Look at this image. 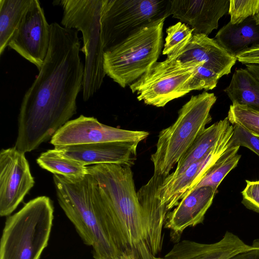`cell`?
<instances>
[{
  "label": "cell",
  "mask_w": 259,
  "mask_h": 259,
  "mask_svg": "<svg viewBox=\"0 0 259 259\" xmlns=\"http://www.w3.org/2000/svg\"><path fill=\"white\" fill-rule=\"evenodd\" d=\"M234 126L230 124L215 145L200 160L190 164L182 173L175 178H164L159 186L158 195L168 211L189 194L208 169L231 147Z\"/></svg>",
  "instance_id": "cell-12"
},
{
  "label": "cell",
  "mask_w": 259,
  "mask_h": 259,
  "mask_svg": "<svg viewBox=\"0 0 259 259\" xmlns=\"http://www.w3.org/2000/svg\"><path fill=\"white\" fill-rule=\"evenodd\" d=\"M51 199L30 200L8 216L0 242V259H39L47 246L54 220Z\"/></svg>",
  "instance_id": "cell-4"
},
{
  "label": "cell",
  "mask_w": 259,
  "mask_h": 259,
  "mask_svg": "<svg viewBox=\"0 0 259 259\" xmlns=\"http://www.w3.org/2000/svg\"><path fill=\"white\" fill-rule=\"evenodd\" d=\"M239 148L230 147L208 169L192 191L202 187H210L217 192L221 182L237 165L241 158V155L238 154Z\"/></svg>",
  "instance_id": "cell-24"
},
{
  "label": "cell",
  "mask_w": 259,
  "mask_h": 259,
  "mask_svg": "<svg viewBox=\"0 0 259 259\" xmlns=\"http://www.w3.org/2000/svg\"><path fill=\"white\" fill-rule=\"evenodd\" d=\"M254 18L256 23L259 25V12L257 15L254 16Z\"/></svg>",
  "instance_id": "cell-34"
},
{
  "label": "cell",
  "mask_w": 259,
  "mask_h": 259,
  "mask_svg": "<svg viewBox=\"0 0 259 259\" xmlns=\"http://www.w3.org/2000/svg\"><path fill=\"white\" fill-rule=\"evenodd\" d=\"M246 185L241 192L242 203L249 209L259 213V180H246Z\"/></svg>",
  "instance_id": "cell-30"
},
{
  "label": "cell",
  "mask_w": 259,
  "mask_h": 259,
  "mask_svg": "<svg viewBox=\"0 0 259 259\" xmlns=\"http://www.w3.org/2000/svg\"><path fill=\"white\" fill-rule=\"evenodd\" d=\"M221 78L211 68L204 64L199 65L193 75L184 85L182 92L184 95L193 90H211L215 88Z\"/></svg>",
  "instance_id": "cell-27"
},
{
  "label": "cell",
  "mask_w": 259,
  "mask_h": 259,
  "mask_svg": "<svg viewBox=\"0 0 259 259\" xmlns=\"http://www.w3.org/2000/svg\"><path fill=\"white\" fill-rule=\"evenodd\" d=\"M171 15V0H104L100 20L104 53L141 28Z\"/></svg>",
  "instance_id": "cell-8"
},
{
  "label": "cell",
  "mask_w": 259,
  "mask_h": 259,
  "mask_svg": "<svg viewBox=\"0 0 259 259\" xmlns=\"http://www.w3.org/2000/svg\"><path fill=\"white\" fill-rule=\"evenodd\" d=\"M149 135L146 131L112 127L101 123L94 117L80 115L62 126L52 137L50 143L54 147L113 142L139 143Z\"/></svg>",
  "instance_id": "cell-10"
},
{
  "label": "cell",
  "mask_w": 259,
  "mask_h": 259,
  "mask_svg": "<svg viewBox=\"0 0 259 259\" xmlns=\"http://www.w3.org/2000/svg\"><path fill=\"white\" fill-rule=\"evenodd\" d=\"M50 24L38 0H32L9 47L41 69L50 44Z\"/></svg>",
  "instance_id": "cell-13"
},
{
  "label": "cell",
  "mask_w": 259,
  "mask_h": 259,
  "mask_svg": "<svg viewBox=\"0 0 259 259\" xmlns=\"http://www.w3.org/2000/svg\"><path fill=\"white\" fill-rule=\"evenodd\" d=\"M137 142H113L56 147L64 157L83 165L115 164L132 167L137 159Z\"/></svg>",
  "instance_id": "cell-14"
},
{
  "label": "cell",
  "mask_w": 259,
  "mask_h": 259,
  "mask_svg": "<svg viewBox=\"0 0 259 259\" xmlns=\"http://www.w3.org/2000/svg\"><path fill=\"white\" fill-rule=\"evenodd\" d=\"M32 0H0V55L17 30Z\"/></svg>",
  "instance_id": "cell-22"
},
{
  "label": "cell",
  "mask_w": 259,
  "mask_h": 259,
  "mask_svg": "<svg viewBox=\"0 0 259 259\" xmlns=\"http://www.w3.org/2000/svg\"><path fill=\"white\" fill-rule=\"evenodd\" d=\"M61 22L65 28L80 31L85 57L82 97L88 100L101 88L105 73L101 31V17L104 0H62Z\"/></svg>",
  "instance_id": "cell-6"
},
{
  "label": "cell",
  "mask_w": 259,
  "mask_h": 259,
  "mask_svg": "<svg viewBox=\"0 0 259 259\" xmlns=\"http://www.w3.org/2000/svg\"><path fill=\"white\" fill-rule=\"evenodd\" d=\"M215 40L229 54L236 57L245 50L259 45V25L254 17L238 24H232L229 21L219 30Z\"/></svg>",
  "instance_id": "cell-19"
},
{
  "label": "cell",
  "mask_w": 259,
  "mask_h": 259,
  "mask_svg": "<svg viewBox=\"0 0 259 259\" xmlns=\"http://www.w3.org/2000/svg\"><path fill=\"white\" fill-rule=\"evenodd\" d=\"M48 54L26 92L18 118L15 147L24 153L37 149L76 113L82 90L84 65L78 31L50 24Z\"/></svg>",
  "instance_id": "cell-1"
},
{
  "label": "cell",
  "mask_w": 259,
  "mask_h": 259,
  "mask_svg": "<svg viewBox=\"0 0 259 259\" xmlns=\"http://www.w3.org/2000/svg\"><path fill=\"white\" fill-rule=\"evenodd\" d=\"M60 206L84 244L92 247L94 259H114L124 253L110 230L107 210L98 184L89 172L72 180L54 175Z\"/></svg>",
  "instance_id": "cell-3"
},
{
  "label": "cell",
  "mask_w": 259,
  "mask_h": 259,
  "mask_svg": "<svg viewBox=\"0 0 259 259\" xmlns=\"http://www.w3.org/2000/svg\"><path fill=\"white\" fill-rule=\"evenodd\" d=\"M234 132L231 138L232 147H245L259 156V137L237 125H233Z\"/></svg>",
  "instance_id": "cell-29"
},
{
  "label": "cell",
  "mask_w": 259,
  "mask_h": 259,
  "mask_svg": "<svg viewBox=\"0 0 259 259\" xmlns=\"http://www.w3.org/2000/svg\"><path fill=\"white\" fill-rule=\"evenodd\" d=\"M227 259H259V245L252 249L239 252Z\"/></svg>",
  "instance_id": "cell-32"
},
{
  "label": "cell",
  "mask_w": 259,
  "mask_h": 259,
  "mask_svg": "<svg viewBox=\"0 0 259 259\" xmlns=\"http://www.w3.org/2000/svg\"><path fill=\"white\" fill-rule=\"evenodd\" d=\"M182 62L196 61L204 65L222 77L229 74L237 61L217 42L203 34L193 33L188 45L178 57Z\"/></svg>",
  "instance_id": "cell-18"
},
{
  "label": "cell",
  "mask_w": 259,
  "mask_h": 259,
  "mask_svg": "<svg viewBox=\"0 0 259 259\" xmlns=\"http://www.w3.org/2000/svg\"><path fill=\"white\" fill-rule=\"evenodd\" d=\"M254 247L238 236L227 231L219 241L210 244L189 240L179 241L163 259H227L235 254Z\"/></svg>",
  "instance_id": "cell-17"
},
{
  "label": "cell",
  "mask_w": 259,
  "mask_h": 259,
  "mask_svg": "<svg viewBox=\"0 0 259 259\" xmlns=\"http://www.w3.org/2000/svg\"><path fill=\"white\" fill-rule=\"evenodd\" d=\"M163 55L167 59H176L192 37L194 30L184 23L179 22L166 29Z\"/></svg>",
  "instance_id": "cell-25"
},
{
  "label": "cell",
  "mask_w": 259,
  "mask_h": 259,
  "mask_svg": "<svg viewBox=\"0 0 259 259\" xmlns=\"http://www.w3.org/2000/svg\"><path fill=\"white\" fill-rule=\"evenodd\" d=\"M114 259H136L133 255L123 253Z\"/></svg>",
  "instance_id": "cell-33"
},
{
  "label": "cell",
  "mask_w": 259,
  "mask_h": 259,
  "mask_svg": "<svg viewBox=\"0 0 259 259\" xmlns=\"http://www.w3.org/2000/svg\"><path fill=\"white\" fill-rule=\"evenodd\" d=\"M225 93L232 104L259 111V80L246 68L236 69Z\"/></svg>",
  "instance_id": "cell-21"
},
{
  "label": "cell",
  "mask_w": 259,
  "mask_h": 259,
  "mask_svg": "<svg viewBox=\"0 0 259 259\" xmlns=\"http://www.w3.org/2000/svg\"><path fill=\"white\" fill-rule=\"evenodd\" d=\"M230 0H171V15L187 24L196 34L208 36L229 11Z\"/></svg>",
  "instance_id": "cell-15"
},
{
  "label": "cell",
  "mask_w": 259,
  "mask_h": 259,
  "mask_svg": "<svg viewBox=\"0 0 259 259\" xmlns=\"http://www.w3.org/2000/svg\"><path fill=\"white\" fill-rule=\"evenodd\" d=\"M227 118L232 125H239L259 137V111L245 106L232 104Z\"/></svg>",
  "instance_id": "cell-26"
},
{
  "label": "cell",
  "mask_w": 259,
  "mask_h": 259,
  "mask_svg": "<svg viewBox=\"0 0 259 259\" xmlns=\"http://www.w3.org/2000/svg\"><path fill=\"white\" fill-rule=\"evenodd\" d=\"M165 19L147 25L104 54L105 73L122 88L130 85L155 62L162 47Z\"/></svg>",
  "instance_id": "cell-7"
},
{
  "label": "cell",
  "mask_w": 259,
  "mask_h": 259,
  "mask_svg": "<svg viewBox=\"0 0 259 259\" xmlns=\"http://www.w3.org/2000/svg\"><path fill=\"white\" fill-rule=\"evenodd\" d=\"M259 12V0H230L228 13L232 24L242 23Z\"/></svg>",
  "instance_id": "cell-28"
},
{
  "label": "cell",
  "mask_w": 259,
  "mask_h": 259,
  "mask_svg": "<svg viewBox=\"0 0 259 259\" xmlns=\"http://www.w3.org/2000/svg\"><path fill=\"white\" fill-rule=\"evenodd\" d=\"M217 101L213 93L206 91L192 96L179 111L175 122L161 131L155 152L151 156L153 175L166 177L211 122L210 111Z\"/></svg>",
  "instance_id": "cell-5"
},
{
  "label": "cell",
  "mask_w": 259,
  "mask_h": 259,
  "mask_svg": "<svg viewBox=\"0 0 259 259\" xmlns=\"http://www.w3.org/2000/svg\"><path fill=\"white\" fill-rule=\"evenodd\" d=\"M203 62H182L166 59L156 62L139 78L130 85L139 101L145 104L163 107L168 102L185 96L182 89Z\"/></svg>",
  "instance_id": "cell-9"
},
{
  "label": "cell",
  "mask_w": 259,
  "mask_h": 259,
  "mask_svg": "<svg viewBox=\"0 0 259 259\" xmlns=\"http://www.w3.org/2000/svg\"><path fill=\"white\" fill-rule=\"evenodd\" d=\"M97 182L110 228L121 250L136 259H163L165 218L156 201L136 191L132 167L102 164L88 167Z\"/></svg>",
  "instance_id": "cell-2"
},
{
  "label": "cell",
  "mask_w": 259,
  "mask_h": 259,
  "mask_svg": "<svg viewBox=\"0 0 259 259\" xmlns=\"http://www.w3.org/2000/svg\"><path fill=\"white\" fill-rule=\"evenodd\" d=\"M25 153L15 146L0 152V215L16 209L34 185Z\"/></svg>",
  "instance_id": "cell-11"
},
{
  "label": "cell",
  "mask_w": 259,
  "mask_h": 259,
  "mask_svg": "<svg viewBox=\"0 0 259 259\" xmlns=\"http://www.w3.org/2000/svg\"><path fill=\"white\" fill-rule=\"evenodd\" d=\"M230 124L227 117L205 128L179 160L175 170L167 176L172 178L179 176L190 164L203 158L215 145Z\"/></svg>",
  "instance_id": "cell-20"
},
{
  "label": "cell",
  "mask_w": 259,
  "mask_h": 259,
  "mask_svg": "<svg viewBox=\"0 0 259 259\" xmlns=\"http://www.w3.org/2000/svg\"><path fill=\"white\" fill-rule=\"evenodd\" d=\"M216 193L210 187L196 189L168 212L164 228L170 230L173 240L179 241L181 234L187 228L203 222Z\"/></svg>",
  "instance_id": "cell-16"
},
{
  "label": "cell",
  "mask_w": 259,
  "mask_h": 259,
  "mask_svg": "<svg viewBox=\"0 0 259 259\" xmlns=\"http://www.w3.org/2000/svg\"><path fill=\"white\" fill-rule=\"evenodd\" d=\"M236 58L237 60L244 64H259V45L245 50Z\"/></svg>",
  "instance_id": "cell-31"
},
{
  "label": "cell",
  "mask_w": 259,
  "mask_h": 259,
  "mask_svg": "<svg viewBox=\"0 0 259 259\" xmlns=\"http://www.w3.org/2000/svg\"><path fill=\"white\" fill-rule=\"evenodd\" d=\"M36 162L42 169L72 180L82 179L89 174L87 166L63 157L55 149L41 153Z\"/></svg>",
  "instance_id": "cell-23"
}]
</instances>
